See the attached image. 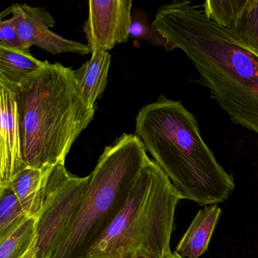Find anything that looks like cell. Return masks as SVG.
<instances>
[{
	"label": "cell",
	"instance_id": "obj_1",
	"mask_svg": "<svg viewBox=\"0 0 258 258\" xmlns=\"http://www.w3.org/2000/svg\"><path fill=\"white\" fill-rule=\"evenodd\" d=\"M152 28L167 51L180 49L231 120L258 135V55L191 1L161 6Z\"/></svg>",
	"mask_w": 258,
	"mask_h": 258
},
{
	"label": "cell",
	"instance_id": "obj_2",
	"mask_svg": "<svg viewBox=\"0 0 258 258\" xmlns=\"http://www.w3.org/2000/svg\"><path fill=\"white\" fill-rule=\"evenodd\" d=\"M136 121V135L182 199L207 206L229 199L233 177L219 164L181 101L161 96L139 111Z\"/></svg>",
	"mask_w": 258,
	"mask_h": 258
},
{
	"label": "cell",
	"instance_id": "obj_3",
	"mask_svg": "<svg viewBox=\"0 0 258 258\" xmlns=\"http://www.w3.org/2000/svg\"><path fill=\"white\" fill-rule=\"evenodd\" d=\"M13 87L27 167L42 169L64 164L95 114L84 100L74 71L48 62Z\"/></svg>",
	"mask_w": 258,
	"mask_h": 258
},
{
	"label": "cell",
	"instance_id": "obj_4",
	"mask_svg": "<svg viewBox=\"0 0 258 258\" xmlns=\"http://www.w3.org/2000/svg\"><path fill=\"white\" fill-rule=\"evenodd\" d=\"M136 134H123L107 146L90 175L70 227L50 258H87L131 196L149 156Z\"/></svg>",
	"mask_w": 258,
	"mask_h": 258
},
{
	"label": "cell",
	"instance_id": "obj_5",
	"mask_svg": "<svg viewBox=\"0 0 258 258\" xmlns=\"http://www.w3.org/2000/svg\"><path fill=\"white\" fill-rule=\"evenodd\" d=\"M182 198L167 175L150 158L131 196L87 258H166L176 205Z\"/></svg>",
	"mask_w": 258,
	"mask_h": 258
},
{
	"label": "cell",
	"instance_id": "obj_6",
	"mask_svg": "<svg viewBox=\"0 0 258 258\" xmlns=\"http://www.w3.org/2000/svg\"><path fill=\"white\" fill-rule=\"evenodd\" d=\"M89 179L69 173L62 163L54 166L37 216L35 258L51 257L78 213Z\"/></svg>",
	"mask_w": 258,
	"mask_h": 258
},
{
	"label": "cell",
	"instance_id": "obj_7",
	"mask_svg": "<svg viewBox=\"0 0 258 258\" xmlns=\"http://www.w3.org/2000/svg\"><path fill=\"white\" fill-rule=\"evenodd\" d=\"M9 14H13L19 38L27 50L37 46L52 55L68 52L81 55L91 53L87 44L68 40L50 31L55 27V21L44 8L14 4L3 12L0 18L3 19Z\"/></svg>",
	"mask_w": 258,
	"mask_h": 258
},
{
	"label": "cell",
	"instance_id": "obj_8",
	"mask_svg": "<svg viewBox=\"0 0 258 258\" xmlns=\"http://www.w3.org/2000/svg\"><path fill=\"white\" fill-rule=\"evenodd\" d=\"M84 31L92 54L108 52L129 39L131 0H90Z\"/></svg>",
	"mask_w": 258,
	"mask_h": 258
},
{
	"label": "cell",
	"instance_id": "obj_9",
	"mask_svg": "<svg viewBox=\"0 0 258 258\" xmlns=\"http://www.w3.org/2000/svg\"><path fill=\"white\" fill-rule=\"evenodd\" d=\"M26 167L14 87L0 79V186L8 185Z\"/></svg>",
	"mask_w": 258,
	"mask_h": 258
},
{
	"label": "cell",
	"instance_id": "obj_10",
	"mask_svg": "<svg viewBox=\"0 0 258 258\" xmlns=\"http://www.w3.org/2000/svg\"><path fill=\"white\" fill-rule=\"evenodd\" d=\"M205 15L258 55V0H208Z\"/></svg>",
	"mask_w": 258,
	"mask_h": 258
},
{
	"label": "cell",
	"instance_id": "obj_11",
	"mask_svg": "<svg viewBox=\"0 0 258 258\" xmlns=\"http://www.w3.org/2000/svg\"><path fill=\"white\" fill-rule=\"evenodd\" d=\"M221 213L217 205H207L200 210L176 246L175 253L182 258H199L208 249Z\"/></svg>",
	"mask_w": 258,
	"mask_h": 258
},
{
	"label": "cell",
	"instance_id": "obj_12",
	"mask_svg": "<svg viewBox=\"0 0 258 258\" xmlns=\"http://www.w3.org/2000/svg\"><path fill=\"white\" fill-rule=\"evenodd\" d=\"M52 167H26L8 184L29 217H36L41 210Z\"/></svg>",
	"mask_w": 258,
	"mask_h": 258
},
{
	"label": "cell",
	"instance_id": "obj_13",
	"mask_svg": "<svg viewBox=\"0 0 258 258\" xmlns=\"http://www.w3.org/2000/svg\"><path fill=\"white\" fill-rule=\"evenodd\" d=\"M110 64L109 52H98L92 54L91 58L80 69L74 71L84 100L90 109L95 111L96 101L106 87Z\"/></svg>",
	"mask_w": 258,
	"mask_h": 258
},
{
	"label": "cell",
	"instance_id": "obj_14",
	"mask_svg": "<svg viewBox=\"0 0 258 258\" xmlns=\"http://www.w3.org/2000/svg\"><path fill=\"white\" fill-rule=\"evenodd\" d=\"M48 61H40L31 51L0 45V79L17 85L24 78L44 67Z\"/></svg>",
	"mask_w": 258,
	"mask_h": 258
},
{
	"label": "cell",
	"instance_id": "obj_15",
	"mask_svg": "<svg viewBox=\"0 0 258 258\" xmlns=\"http://www.w3.org/2000/svg\"><path fill=\"white\" fill-rule=\"evenodd\" d=\"M37 217H29L0 236V258H24L35 245Z\"/></svg>",
	"mask_w": 258,
	"mask_h": 258
},
{
	"label": "cell",
	"instance_id": "obj_16",
	"mask_svg": "<svg viewBox=\"0 0 258 258\" xmlns=\"http://www.w3.org/2000/svg\"><path fill=\"white\" fill-rule=\"evenodd\" d=\"M29 217L9 185L0 186V236Z\"/></svg>",
	"mask_w": 258,
	"mask_h": 258
},
{
	"label": "cell",
	"instance_id": "obj_17",
	"mask_svg": "<svg viewBox=\"0 0 258 258\" xmlns=\"http://www.w3.org/2000/svg\"><path fill=\"white\" fill-rule=\"evenodd\" d=\"M0 45L9 48L25 49L19 38L16 22L13 17L7 20L1 19L0 21Z\"/></svg>",
	"mask_w": 258,
	"mask_h": 258
},
{
	"label": "cell",
	"instance_id": "obj_18",
	"mask_svg": "<svg viewBox=\"0 0 258 258\" xmlns=\"http://www.w3.org/2000/svg\"><path fill=\"white\" fill-rule=\"evenodd\" d=\"M144 27L142 25V24L139 23V22L133 24L131 28V31H130L131 35L134 36V37H142L144 34Z\"/></svg>",
	"mask_w": 258,
	"mask_h": 258
},
{
	"label": "cell",
	"instance_id": "obj_19",
	"mask_svg": "<svg viewBox=\"0 0 258 258\" xmlns=\"http://www.w3.org/2000/svg\"><path fill=\"white\" fill-rule=\"evenodd\" d=\"M24 258H35V250H34V247Z\"/></svg>",
	"mask_w": 258,
	"mask_h": 258
},
{
	"label": "cell",
	"instance_id": "obj_20",
	"mask_svg": "<svg viewBox=\"0 0 258 258\" xmlns=\"http://www.w3.org/2000/svg\"><path fill=\"white\" fill-rule=\"evenodd\" d=\"M166 258H182L181 256H179V255L176 254L175 252H173V253H170V254H169L168 256H167Z\"/></svg>",
	"mask_w": 258,
	"mask_h": 258
},
{
	"label": "cell",
	"instance_id": "obj_21",
	"mask_svg": "<svg viewBox=\"0 0 258 258\" xmlns=\"http://www.w3.org/2000/svg\"><path fill=\"white\" fill-rule=\"evenodd\" d=\"M134 258H149L148 256H145V255H139V256H136Z\"/></svg>",
	"mask_w": 258,
	"mask_h": 258
}]
</instances>
